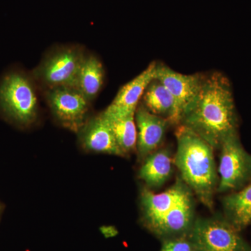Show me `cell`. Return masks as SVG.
<instances>
[{
  "instance_id": "1",
  "label": "cell",
  "mask_w": 251,
  "mask_h": 251,
  "mask_svg": "<svg viewBox=\"0 0 251 251\" xmlns=\"http://www.w3.org/2000/svg\"><path fill=\"white\" fill-rule=\"evenodd\" d=\"M179 125L197 133L214 150L237 135V115L227 77L218 72L204 74L199 92L184 110Z\"/></svg>"
},
{
  "instance_id": "2",
  "label": "cell",
  "mask_w": 251,
  "mask_h": 251,
  "mask_svg": "<svg viewBox=\"0 0 251 251\" xmlns=\"http://www.w3.org/2000/svg\"><path fill=\"white\" fill-rule=\"evenodd\" d=\"M195 195L179 176L163 192L144 187L140 191L143 226L162 241L189 235L196 221Z\"/></svg>"
},
{
  "instance_id": "3",
  "label": "cell",
  "mask_w": 251,
  "mask_h": 251,
  "mask_svg": "<svg viewBox=\"0 0 251 251\" xmlns=\"http://www.w3.org/2000/svg\"><path fill=\"white\" fill-rule=\"evenodd\" d=\"M174 164L180 177L193 194L209 209L214 208V197L219 184L214 149L188 127L178 125Z\"/></svg>"
},
{
  "instance_id": "4",
  "label": "cell",
  "mask_w": 251,
  "mask_h": 251,
  "mask_svg": "<svg viewBox=\"0 0 251 251\" xmlns=\"http://www.w3.org/2000/svg\"><path fill=\"white\" fill-rule=\"evenodd\" d=\"M38 99L34 82L19 69H12L0 78V111L20 126L27 127L38 117Z\"/></svg>"
},
{
  "instance_id": "5",
  "label": "cell",
  "mask_w": 251,
  "mask_h": 251,
  "mask_svg": "<svg viewBox=\"0 0 251 251\" xmlns=\"http://www.w3.org/2000/svg\"><path fill=\"white\" fill-rule=\"evenodd\" d=\"M85 55L77 46H64L50 52L34 72L36 80L47 90L75 87Z\"/></svg>"
},
{
  "instance_id": "6",
  "label": "cell",
  "mask_w": 251,
  "mask_h": 251,
  "mask_svg": "<svg viewBox=\"0 0 251 251\" xmlns=\"http://www.w3.org/2000/svg\"><path fill=\"white\" fill-rule=\"evenodd\" d=\"M191 237L197 251H251L239 231L225 218L196 219Z\"/></svg>"
},
{
  "instance_id": "7",
  "label": "cell",
  "mask_w": 251,
  "mask_h": 251,
  "mask_svg": "<svg viewBox=\"0 0 251 251\" xmlns=\"http://www.w3.org/2000/svg\"><path fill=\"white\" fill-rule=\"evenodd\" d=\"M219 150L218 192H228L242 188L251 176V155L243 148L237 134L225 140Z\"/></svg>"
},
{
  "instance_id": "8",
  "label": "cell",
  "mask_w": 251,
  "mask_h": 251,
  "mask_svg": "<svg viewBox=\"0 0 251 251\" xmlns=\"http://www.w3.org/2000/svg\"><path fill=\"white\" fill-rule=\"evenodd\" d=\"M46 100L51 112L64 128L78 133L88 120L90 101L72 87H59L46 90Z\"/></svg>"
},
{
  "instance_id": "9",
  "label": "cell",
  "mask_w": 251,
  "mask_h": 251,
  "mask_svg": "<svg viewBox=\"0 0 251 251\" xmlns=\"http://www.w3.org/2000/svg\"><path fill=\"white\" fill-rule=\"evenodd\" d=\"M204 74L185 75L171 68L157 64L155 78L171 92L176 105L175 125H179L184 110L194 100L202 85Z\"/></svg>"
},
{
  "instance_id": "10",
  "label": "cell",
  "mask_w": 251,
  "mask_h": 251,
  "mask_svg": "<svg viewBox=\"0 0 251 251\" xmlns=\"http://www.w3.org/2000/svg\"><path fill=\"white\" fill-rule=\"evenodd\" d=\"M137 127V152L142 163L150 153L158 150L164 140L167 128L171 125L164 117L149 111L143 105H138L135 113Z\"/></svg>"
},
{
  "instance_id": "11",
  "label": "cell",
  "mask_w": 251,
  "mask_h": 251,
  "mask_svg": "<svg viewBox=\"0 0 251 251\" xmlns=\"http://www.w3.org/2000/svg\"><path fill=\"white\" fill-rule=\"evenodd\" d=\"M157 64L152 62L140 75L119 91L111 104L101 112L106 117L125 116L135 112L148 86L155 78Z\"/></svg>"
},
{
  "instance_id": "12",
  "label": "cell",
  "mask_w": 251,
  "mask_h": 251,
  "mask_svg": "<svg viewBox=\"0 0 251 251\" xmlns=\"http://www.w3.org/2000/svg\"><path fill=\"white\" fill-rule=\"evenodd\" d=\"M77 134L81 145L87 151L126 156L117 145L108 120L101 113L88 119Z\"/></svg>"
},
{
  "instance_id": "13",
  "label": "cell",
  "mask_w": 251,
  "mask_h": 251,
  "mask_svg": "<svg viewBox=\"0 0 251 251\" xmlns=\"http://www.w3.org/2000/svg\"><path fill=\"white\" fill-rule=\"evenodd\" d=\"M142 163L138 176L150 189L161 187L173 173L174 162L168 148L158 149Z\"/></svg>"
},
{
  "instance_id": "14",
  "label": "cell",
  "mask_w": 251,
  "mask_h": 251,
  "mask_svg": "<svg viewBox=\"0 0 251 251\" xmlns=\"http://www.w3.org/2000/svg\"><path fill=\"white\" fill-rule=\"evenodd\" d=\"M225 219L240 232L251 224V183L223 199Z\"/></svg>"
},
{
  "instance_id": "15",
  "label": "cell",
  "mask_w": 251,
  "mask_h": 251,
  "mask_svg": "<svg viewBox=\"0 0 251 251\" xmlns=\"http://www.w3.org/2000/svg\"><path fill=\"white\" fill-rule=\"evenodd\" d=\"M143 105L149 111L164 117L175 125L176 105L171 92L159 80L154 78L148 86L143 97Z\"/></svg>"
},
{
  "instance_id": "16",
  "label": "cell",
  "mask_w": 251,
  "mask_h": 251,
  "mask_svg": "<svg viewBox=\"0 0 251 251\" xmlns=\"http://www.w3.org/2000/svg\"><path fill=\"white\" fill-rule=\"evenodd\" d=\"M104 69L96 56L85 55L81 65L74 88L92 101L101 90L104 81Z\"/></svg>"
},
{
  "instance_id": "17",
  "label": "cell",
  "mask_w": 251,
  "mask_h": 251,
  "mask_svg": "<svg viewBox=\"0 0 251 251\" xmlns=\"http://www.w3.org/2000/svg\"><path fill=\"white\" fill-rule=\"evenodd\" d=\"M135 112L118 117H106L115 139L125 156L136 150L137 127L135 121Z\"/></svg>"
},
{
  "instance_id": "18",
  "label": "cell",
  "mask_w": 251,
  "mask_h": 251,
  "mask_svg": "<svg viewBox=\"0 0 251 251\" xmlns=\"http://www.w3.org/2000/svg\"><path fill=\"white\" fill-rule=\"evenodd\" d=\"M163 244L160 251H197L191 234L173 239L162 241Z\"/></svg>"
}]
</instances>
